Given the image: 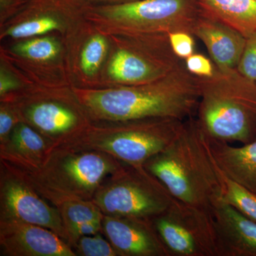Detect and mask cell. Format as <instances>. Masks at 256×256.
<instances>
[{
  "label": "cell",
  "mask_w": 256,
  "mask_h": 256,
  "mask_svg": "<svg viewBox=\"0 0 256 256\" xmlns=\"http://www.w3.org/2000/svg\"><path fill=\"white\" fill-rule=\"evenodd\" d=\"M151 223L169 256H217L212 212L174 198Z\"/></svg>",
  "instance_id": "10"
},
{
  "label": "cell",
  "mask_w": 256,
  "mask_h": 256,
  "mask_svg": "<svg viewBox=\"0 0 256 256\" xmlns=\"http://www.w3.org/2000/svg\"><path fill=\"white\" fill-rule=\"evenodd\" d=\"M30 0H0L1 21L18 14Z\"/></svg>",
  "instance_id": "29"
},
{
  "label": "cell",
  "mask_w": 256,
  "mask_h": 256,
  "mask_svg": "<svg viewBox=\"0 0 256 256\" xmlns=\"http://www.w3.org/2000/svg\"><path fill=\"white\" fill-rule=\"evenodd\" d=\"M108 50V42L104 34H97L89 38L80 55V68L87 76L96 75L100 70Z\"/></svg>",
  "instance_id": "22"
},
{
  "label": "cell",
  "mask_w": 256,
  "mask_h": 256,
  "mask_svg": "<svg viewBox=\"0 0 256 256\" xmlns=\"http://www.w3.org/2000/svg\"><path fill=\"white\" fill-rule=\"evenodd\" d=\"M53 144L36 130L20 122L9 140L0 146V160L20 168H36L43 162Z\"/></svg>",
  "instance_id": "17"
},
{
  "label": "cell",
  "mask_w": 256,
  "mask_h": 256,
  "mask_svg": "<svg viewBox=\"0 0 256 256\" xmlns=\"http://www.w3.org/2000/svg\"><path fill=\"white\" fill-rule=\"evenodd\" d=\"M178 201L212 212L222 200L224 180L196 116L184 121L169 146L144 164Z\"/></svg>",
  "instance_id": "2"
},
{
  "label": "cell",
  "mask_w": 256,
  "mask_h": 256,
  "mask_svg": "<svg viewBox=\"0 0 256 256\" xmlns=\"http://www.w3.org/2000/svg\"><path fill=\"white\" fill-rule=\"evenodd\" d=\"M0 220L41 226L68 244V234L58 208L44 198L12 165L3 160H0Z\"/></svg>",
  "instance_id": "11"
},
{
  "label": "cell",
  "mask_w": 256,
  "mask_h": 256,
  "mask_svg": "<svg viewBox=\"0 0 256 256\" xmlns=\"http://www.w3.org/2000/svg\"><path fill=\"white\" fill-rule=\"evenodd\" d=\"M56 208L60 212L67 234L75 226L90 220H102L104 216L100 208L90 200H67Z\"/></svg>",
  "instance_id": "20"
},
{
  "label": "cell",
  "mask_w": 256,
  "mask_h": 256,
  "mask_svg": "<svg viewBox=\"0 0 256 256\" xmlns=\"http://www.w3.org/2000/svg\"><path fill=\"white\" fill-rule=\"evenodd\" d=\"M102 220H90L84 223L78 224L68 232L69 245L73 248L74 244L84 236L94 235V234L102 233Z\"/></svg>",
  "instance_id": "28"
},
{
  "label": "cell",
  "mask_w": 256,
  "mask_h": 256,
  "mask_svg": "<svg viewBox=\"0 0 256 256\" xmlns=\"http://www.w3.org/2000/svg\"><path fill=\"white\" fill-rule=\"evenodd\" d=\"M90 6H104V5H116L131 2L137 0H82Z\"/></svg>",
  "instance_id": "31"
},
{
  "label": "cell",
  "mask_w": 256,
  "mask_h": 256,
  "mask_svg": "<svg viewBox=\"0 0 256 256\" xmlns=\"http://www.w3.org/2000/svg\"><path fill=\"white\" fill-rule=\"evenodd\" d=\"M237 70L248 78L256 82V33L246 38Z\"/></svg>",
  "instance_id": "24"
},
{
  "label": "cell",
  "mask_w": 256,
  "mask_h": 256,
  "mask_svg": "<svg viewBox=\"0 0 256 256\" xmlns=\"http://www.w3.org/2000/svg\"><path fill=\"white\" fill-rule=\"evenodd\" d=\"M102 226L118 256H169L150 220L104 215Z\"/></svg>",
  "instance_id": "13"
},
{
  "label": "cell",
  "mask_w": 256,
  "mask_h": 256,
  "mask_svg": "<svg viewBox=\"0 0 256 256\" xmlns=\"http://www.w3.org/2000/svg\"><path fill=\"white\" fill-rule=\"evenodd\" d=\"M217 256H256V222L220 201L213 210Z\"/></svg>",
  "instance_id": "14"
},
{
  "label": "cell",
  "mask_w": 256,
  "mask_h": 256,
  "mask_svg": "<svg viewBox=\"0 0 256 256\" xmlns=\"http://www.w3.org/2000/svg\"><path fill=\"white\" fill-rule=\"evenodd\" d=\"M192 34L206 46L216 67L222 70L237 68L246 41L239 32L200 12Z\"/></svg>",
  "instance_id": "15"
},
{
  "label": "cell",
  "mask_w": 256,
  "mask_h": 256,
  "mask_svg": "<svg viewBox=\"0 0 256 256\" xmlns=\"http://www.w3.org/2000/svg\"><path fill=\"white\" fill-rule=\"evenodd\" d=\"M118 36L117 48L109 60L107 70L117 86L154 82L184 64L172 50L169 35Z\"/></svg>",
  "instance_id": "8"
},
{
  "label": "cell",
  "mask_w": 256,
  "mask_h": 256,
  "mask_svg": "<svg viewBox=\"0 0 256 256\" xmlns=\"http://www.w3.org/2000/svg\"><path fill=\"white\" fill-rule=\"evenodd\" d=\"M169 40L173 52L182 60H185L194 54V40L191 34L184 32H173L170 34Z\"/></svg>",
  "instance_id": "26"
},
{
  "label": "cell",
  "mask_w": 256,
  "mask_h": 256,
  "mask_svg": "<svg viewBox=\"0 0 256 256\" xmlns=\"http://www.w3.org/2000/svg\"><path fill=\"white\" fill-rule=\"evenodd\" d=\"M222 176L224 192L222 201L256 222V193L230 180L223 173Z\"/></svg>",
  "instance_id": "21"
},
{
  "label": "cell",
  "mask_w": 256,
  "mask_h": 256,
  "mask_svg": "<svg viewBox=\"0 0 256 256\" xmlns=\"http://www.w3.org/2000/svg\"><path fill=\"white\" fill-rule=\"evenodd\" d=\"M196 78L200 92L196 118L207 136L242 144L256 140V82L237 68L217 67L210 76Z\"/></svg>",
  "instance_id": "4"
},
{
  "label": "cell",
  "mask_w": 256,
  "mask_h": 256,
  "mask_svg": "<svg viewBox=\"0 0 256 256\" xmlns=\"http://www.w3.org/2000/svg\"><path fill=\"white\" fill-rule=\"evenodd\" d=\"M20 87V84L15 80L12 76L2 67L0 70V96L1 98L9 95V92L16 90Z\"/></svg>",
  "instance_id": "30"
},
{
  "label": "cell",
  "mask_w": 256,
  "mask_h": 256,
  "mask_svg": "<svg viewBox=\"0 0 256 256\" xmlns=\"http://www.w3.org/2000/svg\"><path fill=\"white\" fill-rule=\"evenodd\" d=\"M74 95L92 122H124L154 118L185 120L196 116L200 100L195 76L184 63L148 84L110 88H74Z\"/></svg>",
  "instance_id": "1"
},
{
  "label": "cell",
  "mask_w": 256,
  "mask_h": 256,
  "mask_svg": "<svg viewBox=\"0 0 256 256\" xmlns=\"http://www.w3.org/2000/svg\"><path fill=\"white\" fill-rule=\"evenodd\" d=\"M21 122L16 111L8 102H1L0 106V146L9 140L15 126Z\"/></svg>",
  "instance_id": "25"
},
{
  "label": "cell",
  "mask_w": 256,
  "mask_h": 256,
  "mask_svg": "<svg viewBox=\"0 0 256 256\" xmlns=\"http://www.w3.org/2000/svg\"><path fill=\"white\" fill-rule=\"evenodd\" d=\"M184 65L188 72L198 77H208L215 72V64L210 58L201 54H193L184 60Z\"/></svg>",
  "instance_id": "27"
},
{
  "label": "cell",
  "mask_w": 256,
  "mask_h": 256,
  "mask_svg": "<svg viewBox=\"0 0 256 256\" xmlns=\"http://www.w3.org/2000/svg\"><path fill=\"white\" fill-rule=\"evenodd\" d=\"M174 200L144 166L126 164L101 184L92 201L104 215L151 222Z\"/></svg>",
  "instance_id": "7"
},
{
  "label": "cell",
  "mask_w": 256,
  "mask_h": 256,
  "mask_svg": "<svg viewBox=\"0 0 256 256\" xmlns=\"http://www.w3.org/2000/svg\"><path fill=\"white\" fill-rule=\"evenodd\" d=\"M60 42L52 36L33 37L18 42L13 46L16 54L36 62L54 60L60 52Z\"/></svg>",
  "instance_id": "19"
},
{
  "label": "cell",
  "mask_w": 256,
  "mask_h": 256,
  "mask_svg": "<svg viewBox=\"0 0 256 256\" xmlns=\"http://www.w3.org/2000/svg\"><path fill=\"white\" fill-rule=\"evenodd\" d=\"M198 0H137L88 8L86 16L116 35L192 34L200 15ZM193 35V34H192Z\"/></svg>",
  "instance_id": "6"
},
{
  "label": "cell",
  "mask_w": 256,
  "mask_h": 256,
  "mask_svg": "<svg viewBox=\"0 0 256 256\" xmlns=\"http://www.w3.org/2000/svg\"><path fill=\"white\" fill-rule=\"evenodd\" d=\"M184 121L154 118L124 122H90L78 136L63 144L102 152L124 164L140 168L174 140Z\"/></svg>",
  "instance_id": "5"
},
{
  "label": "cell",
  "mask_w": 256,
  "mask_h": 256,
  "mask_svg": "<svg viewBox=\"0 0 256 256\" xmlns=\"http://www.w3.org/2000/svg\"><path fill=\"white\" fill-rule=\"evenodd\" d=\"M212 158L226 176L256 193V140L242 146L208 137Z\"/></svg>",
  "instance_id": "16"
},
{
  "label": "cell",
  "mask_w": 256,
  "mask_h": 256,
  "mask_svg": "<svg viewBox=\"0 0 256 256\" xmlns=\"http://www.w3.org/2000/svg\"><path fill=\"white\" fill-rule=\"evenodd\" d=\"M0 256H76L54 232L21 220H0Z\"/></svg>",
  "instance_id": "12"
},
{
  "label": "cell",
  "mask_w": 256,
  "mask_h": 256,
  "mask_svg": "<svg viewBox=\"0 0 256 256\" xmlns=\"http://www.w3.org/2000/svg\"><path fill=\"white\" fill-rule=\"evenodd\" d=\"M1 102L9 104L21 122L36 130L53 146L76 137L90 124L74 94L34 92L6 96L1 98Z\"/></svg>",
  "instance_id": "9"
},
{
  "label": "cell",
  "mask_w": 256,
  "mask_h": 256,
  "mask_svg": "<svg viewBox=\"0 0 256 256\" xmlns=\"http://www.w3.org/2000/svg\"><path fill=\"white\" fill-rule=\"evenodd\" d=\"M200 12L248 38L256 33V0H198Z\"/></svg>",
  "instance_id": "18"
},
{
  "label": "cell",
  "mask_w": 256,
  "mask_h": 256,
  "mask_svg": "<svg viewBox=\"0 0 256 256\" xmlns=\"http://www.w3.org/2000/svg\"><path fill=\"white\" fill-rule=\"evenodd\" d=\"M102 233L80 237L74 244L73 249L77 256H118V254Z\"/></svg>",
  "instance_id": "23"
},
{
  "label": "cell",
  "mask_w": 256,
  "mask_h": 256,
  "mask_svg": "<svg viewBox=\"0 0 256 256\" xmlns=\"http://www.w3.org/2000/svg\"><path fill=\"white\" fill-rule=\"evenodd\" d=\"M124 165L102 152L60 144L52 146L38 168L12 166L56 208L67 200L92 201L101 184Z\"/></svg>",
  "instance_id": "3"
}]
</instances>
